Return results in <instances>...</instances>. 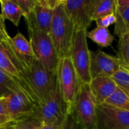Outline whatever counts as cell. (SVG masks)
<instances>
[{
	"label": "cell",
	"mask_w": 129,
	"mask_h": 129,
	"mask_svg": "<svg viewBox=\"0 0 129 129\" xmlns=\"http://www.w3.org/2000/svg\"><path fill=\"white\" fill-rule=\"evenodd\" d=\"M116 22L115 23V34L118 37L129 30V6L123 8L115 7Z\"/></svg>",
	"instance_id": "2e32d148"
},
{
	"label": "cell",
	"mask_w": 129,
	"mask_h": 129,
	"mask_svg": "<svg viewBox=\"0 0 129 129\" xmlns=\"http://www.w3.org/2000/svg\"><path fill=\"white\" fill-rule=\"evenodd\" d=\"M15 121H9L5 124L0 125V129H14Z\"/></svg>",
	"instance_id": "4dcf8cb0"
},
{
	"label": "cell",
	"mask_w": 129,
	"mask_h": 129,
	"mask_svg": "<svg viewBox=\"0 0 129 129\" xmlns=\"http://www.w3.org/2000/svg\"><path fill=\"white\" fill-rule=\"evenodd\" d=\"M119 88H120V87H119ZM121 90L127 94V96L129 97V86H128V87H121Z\"/></svg>",
	"instance_id": "d6a6232c"
},
{
	"label": "cell",
	"mask_w": 129,
	"mask_h": 129,
	"mask_svg": "<svg viewBox=\"0 0 129 129\" xmlns=\"http://www.w3.org/2000/svg\"><path fill=\"white\" fill-rule=\"evenodd\" d=\"M16 4L24 13V18H26L33 9L37 0H11Z\"/></svg>",
	"instance_id": "cb8c5ba5"
},
{
	"label": "cell",
	"mask_w": 129,
	"mask_h": 129,
	"mask_svg": "<svg viewBox=\"0 0 129 129\" xmlns=\"http://www.w3.org/2000/svg\"><path fill=\"white\" fill-rule=\"evenodd\" d=\"M0 28H1V30L6 33H8L7 30H6V24H5V20L3 18V16L1 15V13H0Z\"/></svg>",
	"instance_id": "1f68e13d"
},
{
	"label": "cell",
	"mask_w": 129,
	"mask_h": 129,
	"mask_svg": "<svg viewBox=\"0 0 129 129\" xmlns=\"http://www.w3.org/2000/svg\"><path fill=\"white\" fill-rule=\"evenodd\" d=\"M25 19L28 30H34L49 34L52 20V9L45 0H37Z\"/></svg>",
	"instance_id": "8fae6325"
},
{
	"label": "cell",
	"mask_w": 129,
	"mask_h": 129,
	"mask_svg": "<svg viewBox=\"0 0 129 129\" xmlns=\"http://www.w3.org/2000/svg\"><path fill=\"white\" fill-rule=\"evenodd\" d=\"M87 37L102 48L111 46L114 40V37L111 34L109 30L101 27H96L92 30L87 31Z\"/></svg>",
	"instance_id": "9a60e30c"
},
{
	"label": "cell",
	"mask_w": 129,
	"mask_h": 129,
	"mask_svg": "<svg viewBox=\"0 0 129 129\" xmlns=\"http://www.w3.org/2000/svg\"><path fill=\"white\" fill-rule=\"evenodd\" d=\"M96 27H106L108 28L110 25L115 24L116 22V16L115 13L109 14L107 15H105L97 20L95 21Z\"/></svg>",
	"instance_id": "d4e9b609"
},
{
	"label": "cell",
	"mask_w": 129,
	"mask_h": 129,
	"mask_svg": "<svg viewBox=\"0 0 129 129\" xmlns=\"http://www.w3.org/2000/svg\"><path fill=\"white\" fill-rule=\"evenodd\" d=\"M61 123H45L42 124L40 129H58V127L61 124Z\"/></svg>",
	"instance_id": "f1b7e54d"
},
{
	"label": "cell",
	"mask_w": 129,
	"mask_h": 129,
	"mask_svg": "<svg viewBox=\"0 0 129 129\" xmlns=\"http://www.w3.org/2000/svg\"><path fill=\"white\" fill-rule=\"evenodd\" d=\"M96 129H129V112L106 103L97 105Z\"/></svg>",
	"instance_id": "52a82bcc"
},
{
	"label": "cell",
	"mask_w": 129,
	"mask_h": 129,
	"mask_svg": "<svg viewBox=\"0 0 129 129\" xmlns=\"http://www.w3.org/2000/svg\"><path fill=\"white\" fill-rule=\"evenodd\" d=\"M75 33V26L67 15L63 4L54 8L49 34L58 59L70 56Z\"/></svg>",
	"instance_id": "6da1fadb"
},
{
	"label": "cell",
	"mask_w": 129,
	"mask_h": 129,
	"mask_svg": "<svg viewBox=\"0 0 129 129\" xmlns=\"http://www.w3.org/2000/svg\"><path fill=\"white\" fill-rule=\"evenodd\" d=\"M96 106L90 84L81 83L72 112L83 129H96Z\"/></svg>",
	"instance_id": "3957f363"
},
{
	"label": "cell",
	"mask_w": 129,
	"mask_h": 129,
	"mask_svg": "<svg viewBox=\"0 0 129 129\" xmlns=\"http://www.w3.org/2000/svg\"><path fill=\"white\" fill-rule=\"evenodd\" d=\"M129 6V0H115V7L123 8Z\"/></svg>",
	"instance_id": "f546056e"
},
{
	"label": "cell",
	"mask_w": 129,
	"mask_h": 129,
	"mask_svg": "<svg viewBox=\"0 0 129 129\" xmlns=\"http://www.w3.org/2000/svg\"><path fill=\"white\" fill-rule=\"evenodd\" d=\"M19 88L21 87L12 78L0 69V98L6 97Z\"/></svg>",
	"instance_id": "d6986e66"
},
{
	"label": "cell",
	"mask_w": 129,
	"mask_h": 129,
	"mask_svg": "<svg viewBox=\"0 0 129 129\" xmlns=\"http://www.w3.org/2000/svg\"><path fill=\"white\" fill-rule=\"evenodd\" d=\"M10 36L8 33L3 31L0 28V46H1L4 49L9 47L10 44Z\"/></svg>",
	"instance_id": "4316f807"
},
{
	"label": "cell",
	"mask_w": 129,
	"mask_h": 129,
	"mask_svg": "<svg viewBox=\"0 0 129 129\" xmlns=\"http://www.w3.org/2000/svg\"><path fill=\"white\" fill-rule=\"evenodd\" d=\"M60 129H83V127L78 123L73 113L71 112L66 115L61 123Z\"/></svg>",
	"instance_id": "603a6c76"
},
{
	"label": "cell",
	"mask_w": 129,
	"mask_h": 129,
	"mask_svg": "<svg viewBox=\"0 0 129 129\" xmlns=\"http://www.w3.org/2000/svg\"><path fill=\"white\" fill-rule=\"evenodd\" d=\"M0 69H2L11 78H12L23 89L20 72L12 61L7 52L1 46H0Z\"/></svg>",
	"instance_id": "5bb4252c"
},
{
	"label": "cell",
	"mask_w": 129,
	"mask_h": 129,
	"mask_svg": "<svg viewBox=\"0 0 129 129\" xmlns=\"http://www.w3.org/2000/svg\"><path fill=\"white\" fill-rule=\"evenodd\" d=\"M121 64V68H124V69H125L126 70L129 71V66H125V64Z\"/></svg>",
	"instance_id": "836d02e7"
},
{
	"label": "cell",
	"mask_w": 129,
	"mask_h": 129,
	"mask_svg": "<svg viewBox=\"0 0 129 129\" xmlns=\"http://www.w3.org/2000/svg\"><path fill=\"white\" fill-rule=\"evenodd\" d=\"M104 103L129 112V97L118 87H117L115 92L106 100Z\"/></svg>",
	"instance_id": "ac0fdd59"
},
{
	"label": "cell",
	"mask_w": 129,
	"mask_h": 129,
	"mask_svg": "<svg viewBox=\"0 0 129 129\" xmlns=\"http://www.w3.org/2000/svg\"><path fill=\"white\" fill-rule=\"evenodd\" d=\"M90 88L97 105L104 103L116 90L117 85L112 78L102 77L92 79L90 82Z\"/></svg>",
	"instance_id": "7c38bea8"
},
{
	"label": "cell",
	"mask_w": 129,
	"mask_h": 129,
	"mask_svg": "<svg viewBox=\"0 0 129 129\" xmlns=\"http://www.w3.org/2000/svg\"><path fill=\"white\" fill-rule=\"evenodd\" d=\"M87 32L86 30L76 31L70 57L80 82L90 84L91 81L90 74V50L87 45Z\"/></svg>",
	"instance_id": "277c9868"
},
{
	"label": "cell",
	"mask_w": 129,
	"mask_h": 129,
	"mask_svg": "<svg viewBox=\"0 0 129 129\" xmlns=\"http://www.w3.org/2000/svg\"><path fill=\"white\" fill-rule=\"evenodd\" d=\"M115 0H97L91 20L95 21L96 20L109 15L115 13Z\"/></svg>",
	"instance_id": "e0dca14e"
},
{
	"label": "cell",
	"mask_w": 129,
	"mask_h": 129,
	"mask_svg": "<svg viewBox=\"0 0 129 129\" xmlns=\"http://www.w3.org/2000/svg\"><path fill=\"white\" fill-rule=\"evenodd\" d=\"M112 78L117 87L120 88L129 86V71L124 68L121 67V69L112 76Z\"/></svg>",
	"instance_id": "7402d4cb"
},
{
	"label": "cell",
	"mask_w": 129,
	"mask_h": 129,
	"mask_svg": "<svg viewBox=\"0 0 129 129\" xmlns=\"http://www.w3.org/2000/svg\"><path fill=\"white\" fill-rule=\"evenodd\" d=\"M56 77L61 97L66 106L67 114L71 113L81 82L78 78L70 56L58 60Z\"/></svg>",
	"instance_id": "7a4b0ae2"
},
{
	"label": "cell",
	"mask_w": 129,
	"mask_h": 129,
	"mask_svg": "<svg viewBox=\"0 0 129 129\" xmlns=\"http://www.w3.org/2000/svg\"><path fill=\"white\" fill-rule=\"evenodd\" d=\"M34 58L52 72L56 73L58 58L49 34L40 30H28Z\"/></svg>",
	"instance_id": "5b68a950"
},
{
	"label": "cell",
	"mask_w": 129,
	"mask_h": 129,
	"mask_svg": "<svg viewBox=\"0 0 129 129\" xmlns=\"http://www.w3.org/2000/svg\"><path fill=\"white\" fill-rule=\"evenodd\" d=\"M46 3H47V5L52 9H53L54 8H55L56 6L64 3L68 0H45Z\"/></svg>",
	"instance_id": "83f0119b"
},
{
	"label": "cell",
	"mask_w": 129,
	"mask_h": 129,
	"mask_svg": "<svg viewBox=\"0 0 129 129\" xmlns=\"http://www.w3.org/2000/svg\"><path fill=\"white\" fill-rule=\"evenodd\" d=\"M9 118L4 98H0V125L9 122Z\"/></svg>",
	"instance_id": "484cf974"
},
{
	"label": "cell",
	"mask_w": 129,
	"mask_h": 129,
	"mask_svg": "<svg viewBox=\"0 0 129 129\" xmlns=\"http://www.w3.org/2000/svg\"><path fill=\"white\" fill-rule=\"evenodd\" d=\"M0 4L3 18L10 21L15 26H18L21 18L24 17L23 11L11 0H0Z\"/></svg>",
	"instance_id": "4fadbf2b"
},
{
	"label": "cell",
	"mask_w": 129,
	"mask_h": 129,
	"mask_svg": "<svg viewBox=\"0 0 129 129\" xmlns=\"http://www.w3.org/2000/svg\"><path fill=\"white\" fill-rule=\"evenodd\" d=\"M43 123L31 116L18 120L14 123V129H40Z\"/></svg>",
	"instance_id": "44dd1931"
},
{
	"label": "cell",
	"mask_w": 129,
	"mask_h": 129,
	"mask_svg": "<svg viewBox=\"0 0 129 129\" xmlns=\"http://www.w3.org/2000/svg\"><path fill=\"white\" fill-rule=\"evenodd\" d=\"M67 115L66 106L61 97L58 81L49 98L41 105H36L32 116L45 123H61Z\"/></svg>",
	"instance_id": "8992f818"
},
{
	"label": "cell",
	"mask_w": 129,
	"mask_h": 129,
	"mask_svg": "<svg viewBox=\"0 0 129 129\" xmlns=\"http://www.w3.org/2000/svg\"><path fill=\"white\" fill-rule=\"evenodd\" d=\"M9 118L10 121L31 116L36 104L26 93V92L19 88L4 98Z\"/></svg>",
	"instance_id": "9c48e42d"
},
{
	"label": "cell",
	"mask_w": 129,
	"mask_h": 129,
	"mask_svg": "<svg viewBox=\"0 0 129 129\" xmlns=\"http://www.w3.org/2000/svg\"><path fill=\"white\" fill-rule=\"evenodd\" d=\"M120 69V61L118 58L109 55L101 49L90 51V74L91 80L102 77L112 78Z\"/></svg>",
	"instance_id": "30bf717a"
},
{
	"label": "cell",
	"mask_w": 129,
	"mask_h": 129,
	"mask_svg": "<svg viewBox=\"0 0 129 129\" xmlns=\"http://www.w3.org/2000/svg\"><path fill=\"white\" fill-rule=\"evenodd\" d=\"M117 58L120 64L129 66V30L118 37Z\"/></svg>",
	"instance_id": "ffe728a7"
},
{
	"label": "cell",
	"mask_w": 129,
	"mask_h": 129,
	"mask_svg": "<svg viewBox=\"0 0 129 129\" xmlns=\"http://www.w3.org/2000/svg\"><path fill=\"white\" fill-rule=\"evenodd\" d=\"M97 0H68L63 3L67 15L73 21L76 31L90 26L92 15Z\"/></svg>",
	"instance_id": "ba28073f"
}]
</instances>
